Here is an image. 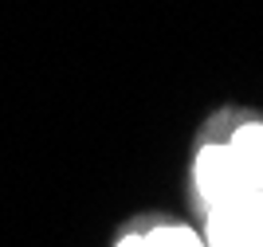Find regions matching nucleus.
Returning a JSON list of instances; mask_svg holds the SVG:
<instances>
[{"label":"nucleus","mask_w":263,"mask_h":247,"mask_svg":"<svg viewBox=\"0 0 263 247\" xmlns=\"http://www.w3.org/2000/svg\"><path fill=\"white\" fill-rule=\"evenodd\" d=\"M193 181H197V193L204 200V208H216V204H228L236 200L240 193L255 188L248 177L240 173V165L232 161L228 145H204L193 161Z\"/></svg>","instance_id":"nucleus-1"},{"label":"nucleus","mask_w":263,"mask_h":247,"mask_svg":"<svg viewBox=\"0 0 263 247\" xmlns=\"http://www.w3.org/2000/svg\"><path fill=\"white\" fill-rule=\"evenodd\" d=\"M224 145H228L232 161L240 165L243 177H248L255 188H263V122H243Z\"/></svg>","instance_id":"nucleus-2"},{"label":"nucleus","mask_w":263,"mask_h":247,"mask_svg":"<svg viewBox=\"0 0 263 247\" xmlns=\"http://www.w3.org/2000/svg\"><path fill=\"white\" fill-rule=\"evenodd\" d=\"M145 247H204V236L185 224H161L145 232Z\"/></svg>","instance_id":"nucleus-3"},{"label":"nucleus","mask_w":263,"mask_h":247,"mask_svg":"<svg viewBox=\"0 0 263 247\" xmlns=\"http://www.w3.org/2000/svg\"><path fill=\"white\" fill-rule=\"evenodd\" d=\"M118 247H145V236H126L118 239Z\"/></svg>","instance_id":"nucleus-4"},{"label":"nucleus","mask_w":263,"mask_h":247,"mask_svg":"<svg viewBox=\"0 0 263 247\" xmlns=\"http://www.w3.org/2000/svg\"><path fill=\"white\" fill-rule=\"evenodd\" d=\"M240 247H263V243H240Z\"/></svg>","instance_id":"nucleus-5"}]
</instances>
